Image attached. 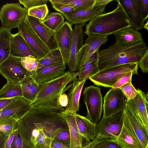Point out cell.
<instances>
[{
    "label": "cell",
    "instance_id": "bcb514c9",
    "mask_svg": "<svg viewBox=\"0 0 148 148\" xmlns=\"http://www.w3.org/2000/svg\"><path fill=\"white\" fill-rule=\"evenodd\" d=\"M138 65L143 73L148 72V52L138 62Z\"/></svg>",
    "mask_w": 148,
    "mask_h": 148
},
{
    "label": "cell",
    "instance_id": "ffe728a7",
    "mask_svg": "<svg viewBox=\"0 0 148 148\" xmlns=\"http://www.w3.org/2000/svg\"><path fill=\"white\" fill-rule=\"evenodd\" d=\"M66 69L64 63L43 67L32 72V77L38 84L52 80L62 74Z\"/></svg>",
    "mask_w": 148,
    "mask_h": 148
},
{
    "label": "cell",
    "instance_id": "f6af8a7d",
    "mask_svg": "<svg viewBox=\"0 0 148 148\" xmlns=\"http://www.w3.org/2000/svg\"><path fill=\"white\" fill-rule=\"evenodd\" d=\"M142 18L145 21L148 16V0H139Z\"/></svg>",
    "mask_w": 148,
    "mask_h": 148
},
{
    "label": "cell",
    "instance_id": "9a60e30c",
    "mask_svg": "<svg viewBox=\"0 0 148 148\" xmlns=\"http://www.w3.org/2000/svg\"><path fill=\"white\" fill-rule=\"evenodd\" d=\"M26 19L32 28L50 51L58 48L56 31L49 28L38 18L28 15Z\"/></svg>",
    "mask_w": 148,
    "mask_h": 148
},
{
    "label": "cell",
    "instance_id": "ba28073f",
    "mask_svg": "<svg viewBox=\"0 0 148 148\" xmlns=\"http://www.w3.org/2000/svg\"><path fill=\"white\" fill-rule=\"evenodd\" d=\"M125 114L124 110L108 117H103L96 125L95 137L99 136L103 138L117 139L122 127Z\"/></svg>",
    "mask_w": 148,
    "mask_h": 148
},
{
    "label": "cell",
    "instance_id": "3957f363",
    "mask_svg": "<svg viewBox=\"0 0 148 148\" xmlns=\"http://www.w3.org/2000/svg\"><path fill=\"white\" fill-rule=\"evenodd\" d=\"M73 79L72 73L69 70L52 80L38 84V93L30 103L31 107L46 109L63 108L59 104V97Z\"/></svg>",
    "mask_w": 148,
    "mask_h": 148
},
{
    "label": "cell",
    "instance_id": "2e32d148",
    "mask_svg": "<svg viewBox=\"0 0 148 148\" xmlns=\"http://www.w3.org/2000/svg\"><path fill=\"white\" fill-rule=\"evenodd\" d=\"M127 18L131 27L138 30L144 25L139 0H118Z\"/></svg>",
    "mask_w": 148,
    "mask_h": 148
},
{
    "label": "cell",
    "instance_id": "8d00e7d4",
    "mask_svg": "<svg viewBox=\"0 0 148 148\" xmlns=\"http://www.w3.org/2000/svg\"><path fill=\"white\" fill-rule=\"evenodd\" d=\"M21 61L26 70L32 72L36 69L38 64V60L32 56L21 58Z\"/></svg>",
    "mask_w": 148,
    "mask_h": 148
},
{
    "label": "cell",
    "instance_id": "db71d44e",
    "mask_svg": "<svg viewBox=\"0 0 148 148\" xmlns=\"http://www.w3.org/2000/svg\"><path fill=\"white\" fill-rule=\"evenodd\" d=\"M113 0H96L94 4V6L106 5Z\"/></svg>",
    "mask_w": 148,
    "mask_h": 148
},
{
    "label": "cell",
    "instance_id": "836d02e7",
    "mask_svg": "<svg viewBox=\"0 0 148 148\" xmlns=\"http://www.w3.org/2000/svg\"><path fill=\"white\" fill-rule=\"evenodd\" d=\"M67 5L75 11L86 10L93 8L96 0H54Z\"/></svg>",
    "mask_w": 148,
    "mask_h": 148
},
{
    "label": "cell",
    "instance_id": "7bdbcfd3",
    "mask_svg": "<svg viewBox=\"0 0 148 148\" xmlns=\"http://www.w3.org/2000/svg\"><path fill=\"white\" fill-rule=\"evenodd\" d=\"M54 139L62 143L70 145V136L69 130L60 132L56 136Z\"/></svg>",
    "mask_w": 148,
    "mask_h": 148
},
{
    "label": "cell",
    "instance_id": "d6986e66",
    "mask_svg": "<svg viewBox=\"0 0 148 148\" xmlns=\"http://www.w3.org/2000/svg\"><path fill=\"white\" fill-rule=\"evenodd\" d=\"M106 5L94 6L89 9L79 11H74L63 14L68 22L72 25L78 24L82 26L97 16L103 13Z\"/></svg>",
    "mask_w": 148,
    "mask_h": 148
},
{
    "label": "cell",
    "instance_id": "74e56055",
    "mask_svg": "<svg viewBox=\"0 0 148 148\" xmlns=\"http://www.w3.org/2000/svg\"><path fill=\"white\" fill-rule=\"evenodd\" d=\"M119 88L128 100L134 98L138 93L137 90L133 86L132 83H127Z\"/></svg>",
    "mask_w": 148,
    "mask_h": 148
},
{
    "label": "cell",
    "instance_id": "277c9868",
    "mask_svg": "<svg viewBox=\"0 0 148 148\" xmlns=\"http://www.w3.org/2000/svg\"><path fill=\"white\" fill-rule=\"evenodd\" d=\"M109 12L99 14L86 25L84 33L91 35L108 36L124 28L131 27L121 5Z\"/></svg>",
    "mask_w": 148,
    "mask_h": 148
},
{
    "label": "cell",
    "instance_id": "44dd1931",
    "mask_svg": "<svg viewBox=\"0 0 148 148\" xmlns=\"http://www.w3.org/2000/svg\"><path fill=\"white\" fill-rule=\"evenodd\" d=\"M113 34L116 38L115 44L121 47L131 46L143 41L140 32L132 27L124 28Z\"/></svg>",
    "mask_w": 148,
    "mask_h": 148
},
{
    "label": "cell",
    "instance_id": "ac0fdd59",
    "mask_svg": "<svg viewBox=\"0 0 148 148\" xmlns=\"http://www.w3.org/2000/svg\"><path fill=\"white\" fill-rule=\"evenodd\" d=\"M138 93L134 98L128 101L127 107L139 117L148 129V94L138 89Z\"/></svg>",
    "mask_w": 148,
    "mask_h": 148
},
{
    "label": "cell",
    "instance_id": "e575fe53",
    "mask_svg": "<svg viewBox=\"0 0 148 148\" xmlns=\"http://www.w3.org/2000/svg\"><path fill=\"white\" fill-rule=\"evenodd\" d=\"M49 11L46 4L35 7L28 10V15L43 21L48 14Z\"/></svg>",
    "mask_w": 148,
    "mask_h": 148
},
{
    "label": "cell",
    "instance_id": "680465c9",
    "mask_svg": "<svg viewBox=\"0 0 148 148\" xmlns=\"http://www.w3.org/2000/svg\"><path fill=\"white\" fill-rule=\"evenodd\" d=\"M148 148V147H146V148Z\"/></svg>",
    "mask_w": 148,
    "mask_h": 148
},
{
    "label": "cell",
    "instance_id": "e0dca14e",
    "mask_svg": "<svg viewBox=\"0 0 148 148\" xmlns=\"http://www.w3.org/2000/svg\"><path fill=\"white\" fill-rule=\"evenodd\" d=\"M113 140L122 148H143L125 112L121 130Z\"/></svg>",
    "mask_w": 148,
    "mask_h": 148
},
{
    "label": "cell",
    "instance_id": "5b68a950",
    "mask_svg": "<svg viewBox=\"0 0 148 148\" xmlns=\"http://www.w3.org/2000/svg\"><path fill=\"white\" fill-rule=\"evenodd\" d=\"M138 63L124 64L110 67L99 71L89 79L98 86L111 87L121 77L130 71L138 75Z\"/></svg>",
    "mask_w": 148,
    "mask_h": 148
},
{
    "label": "cell",
    "instance_id": "5bb4252c",
    "mask_svg": "<svg viewBox=\"0 0 148 148\" xmlns=\"http://www.w3.org/2000/svg\"><path fill=\"white\" fill-rule=\"evenodd\" d=\"M31 103L23 97H19L11 101L2 109L0 121L12 118L18 120L30 110Z\"/></svg>",
    "mask_w": 148,
    "mask_h": 148
},
{
    "label": "cell",
    "instance_id": "11a10c76",
    "mask_svg": "<svg viewBox=\"0 0 148 148\" xmlns=\"http://www.w3.org/2000/svg\"><path fill=\"white\" fill-rule=\"evenodd\" d=\"M22 140V144L21 148H33L29 143Z\"/></svg>",
    "mask_w": 148,
    "mask_h": 148
},
{
    "label": "cell",
    "instance_id": "c3c4849f",
    "mask_svg": "<svg viewBox=\"0 0 148 148\" xmlns=\"http://www.w3.org/2000/svg\"><path fill=\"white\" fill-rule=\"evenodd\" d=\"M68 102V97L66 94L63 93L60 95L58 99V103L60 106L62 107H66Z\"/></svg>",
    "mask_w": 148,
    "mask_h": 148
},
{
    "label": "cell",
    "instance_id": "f1b7e54d",
    "mask_svg": "<svg viewBox=\"0 0 148 148\" xmlns=\"http://www.w3.org/2000/svg\"><path fill=\"white\" fill-rule=\"evenodd\" d=\"M22 97L31 103L36 98L38 91V84L31 76H28L20 82Z\"/></svg>",
    "mask_w": 148,
    "mask_h": 148
},
{
    "label": "cell",
    "instance_id": "4fadbf2b",
    "mask_svg": "<svg viewBox=\"0 0 148 148\" xmlns=\"http://www.w3.org/2000/svg\"><path fill=\"white\" fill-rule=\"evenodd\" d=\"M73 29L72 25L67 21L56 31V38L58 48L62 55L64 63L68 64L72 43Z\"/></svg>",
    "mask_w": 148,
    "mask_h": 148
},
{
    "label": "cell",
    "instance_id": "ee69618b",
    "mask_svg": "<svg viewBox=\"0 0 148 148\" xmlns=\"http://www.w3.org/2000/svg\"><path fill=\"white\" fill-rule=\"evenodd\" d=\"M14 128V134L10 148H21L22 144V138L17 130L15 128Z\"/></svg>",
    "mask_w": 148,
    "mask_h": 148
},
{
    "label": "cell",
    "instance_id": "d590c367",
    "mask_svg": "<svg viewBox=\"0 0 148 148\" xmlns=\"http://www.w3.org/2000/svg\"><path fill=\"white\" fill-rule=\"evenodd\" d=\"M18 121L10 118L0 121V132L6 136H9L13 131Z\"/></svg>",
    "mask_w": 148,
    "mask_h": 148
},
{
    "label": "cell",
    "instance_id": "d4e9b609",
    "mask_svg": "<svg viewBox=\"0 0 148 148\" xmlns=\"http://www.w3.org/2000/svg\"><path fill=\"white\" fill-rule=\"evenodd\" d=\"M125 111L143 148H146L148 146V129L137 114L127 106Z\"/></svg>",
    "mask_w": 148,
    "mask_h": 148
},
{
    "label": "cell",
    "instance_id": "f546056e",
    "mask_svg": "<svg viewBox=\"0 0 148 148\" xmlns=\"http://www.w3.org/2000/svg\"><path fill=\"white\" fill-rule=\"evenodd\" d=\"M11 31L1 26L0 27V64L10 55Z\"/></svg>",
    "mask_w": 148,
    "mask_h": 148
},
{
    "label": "cell",
    "instance_id": "ab89813d",
    "mask_svg": "<svg viewBox=\"0 0 148 148\" xmlns=\"http://www.w3.org/2000/svg\"><path fill=\"white\" fill-rule=\"evenodd\" d=\"M48 0H19V3L28 10L30 8L46 4Z\"/></svg>",
    "mask_w": 148,
    "mask_h": 148
},
{
    "label": "cell",
    "instance_id": "8992f818",
    "mask_svg": "<svg viewBox=\"0 0 148 148\" xmlns=\"http://www.w3.org/2000/svg\"><path fill=\"white\" fill-rule=\"evenodd\" d=\"M28 15V10L19 3H7L0 10V21L2 27L10 30L18 28Z\"/></svg>",
    "mask_w": 148,
    "mask_h": 148
},
{
    "label": "cell",
    "instance_id": "9c48e42d",
    "mask_svg": "<svg viewBox=\"0 0 148 148\" xmlns=\"http://www.w3.org/2000/svg\"><path fill=\"white\" fill-rule=\"evenodd\" d=\"M32 73L24 68L20 58L10 55L0 64V74L8 81L20 84L21 81Z\"/></svg>",
    "mask_w": 148,
    "mask_h": 148
},
{
    "label": "cell",
    "instance_id": "4316f807",
    "mask_svg": "<svg viewBox=\"0 0 148 148\" xmlns=\"http://www.w3.org/2000/svg\"><path fill=\"white\" fill-rule=\"evenodd\" d=\"M99 49L97 50L88 59L82 67L75 73H72L75 77H78L80 81L86 80L99 71L98 66Z\"/></svg>",
    "mask_w": 148,
    "mask_h": 148
},
{
    "label": "cell",
    "instance_id": "6f0895ef",
    "mask_svg": "<svg viewBox=\"0 0 148 148\" xmlns=\"http://www.w3.org/2000/svg\"><path fill=\"white\" fill-rule=\"evenodd\" d=\"M50 148H54V147H52V146H51Z\"/></svg>",
    "mask_w": 148,
    "mask_h": 148
},
{
    "label": "cell",
    "instance_id": "681fc988",
    "mask_svg": "<svg viewBox=\"0 0 148 148\" xmlns=\"http://www.w3.org/2000/svg\"><path fill=\"white\" fill-rule=\"evenodd\" d=\"M51 146L55 148H70L69 145H66L54 139L52 141Z\"/></svg>",
    "mask_w": 148,
    "mask_h": 148
},
{
    "label": "cell",
    "instance_id": "603a6c76",
    "mask_svg": "<svg viewBox=\"0 0 148 148\" xmlns=\"http://www.w3.org/2000/svg\"><path fill=\"white\" fill-rule=\"evenodd\" d=\"M76 112L65 110L59 114L65 120L70 136V148H82L84 138L79 133L75 117Z\"/></svg>",
    "mask_w": 148,
    "mask_h": 148
},
{
    "label": "cell",
    "instance_id": "9f6ffc18",
    "mask_svg": "<svg viewBox=\"0 0 148 148\" xmlns=\"http://www.w3.org/2000/svg\"><path fill=\"white\" fill-rule=\"evenodd\" d=\"M145 28L147 30H148V21H147L146 23L145 24H144L143 28Z\"/></svg>",
    "mask_w": 148,
    "mask_h": 148
},
{
    "label": "cell",
    "instance_id": "7c38bea8",
    "mask_svg": "<svg viewBox=\"0 0 148 148\" xmlns=\"http://www.w3.org/2000/svg\"><path fill=\"white\" fill-rule=\"evenodd\" d=\"M108 36L91 35L88 36L79 51L77 57V69L78 71L101 46L107 41Z\"/></svg>",
    "mask_w": 148,
    "mask_h": 148
},
{
    "label": "cell",
    "instance_id": "cb8c5ba5",
    "mask_svg": "<svg viewBox=\"0 0 148 148\" xmlns=\"http://www.w3.org/2000/svg\"><path fill=\"white\" fill-rule=\"evenodd\" d=\"M10 55L23 58L32 56L38 60L37 56L31 50L21 32L12 34L11 40Z\"/></svg>",
    "mask_w": 148,
    "mask_h": 148
},
{
    "label": "cell",
    "instance_id": "7dc6e473",
    "mask_svg": "<svg viewBox=\"0 0 148 148\" xmlns=\"http://www.w3.org/2000/svg\"><path fill=\"white\" fill-rule=\"evenodd\" d=\"M103 138L99 136L95 137L91 141L83 146L82 148H95L97 145Z\"/></svg>",
    "mask_w": 148,
    "mask_h": 148
},
{
    "label": "cell",
    "instance_id": "b9f144b4",
    "mask_svg": "<svg viewBox=\"0 0 148 148\" xmlns=\"http://www.w3.org/2000/svg\"><path fill=\"white\" fill-rule=\"evenodd\" d=\"M136 74L133 72L130 71L125 74L119 79L111 88H119L127 83H132V78L133 74Z\"/></svg>",
    "mask_w": 148,
    "mask_h": 148
},
{
    "label": "cell",
    "instance_id": "30bf717a",
    "mask_svg": "<svg viewBox=\"0 0 148 148\" xmlns=\"http://www.w3.org/2000/svg\"><path fill=\"white\" fill-rule=\"evenodd\" d=\"M103 117H106L125 109L128 99L119 88H111L103 97Z\"/></svg>",
    "mask_w": 148,
    "mask_h": 148
},
{
    "label": "cell",
    "instance_id": "7a4b0ae2",
    "mask_svg": "<svg viewBox=\"0 0 148 148\" xmlns=\"http://www.w3.org/2000/svg\"><path fill=\"white\" fill-rule=\"evenodd\" d=\"M148 52V48L144 41L130 47H123L115 44L99 51V71L118 65L138 63Z\"/></svg>",
    "mask_w": 148,
    "mask_h": 148
},
{
    "label": "cell",
    "instance_id": "8fae6325",
    "mask_svg": "<svg viewBox=\"0 0 148 148\" xmlns=\"http://www.w3.org/2000/svg\"><path fill=\"white\" fill-rule=\"evenodd\" d=\"M32 51L37 56L38 60L46 56L50 51L45 44L35 33L26 19L18 28Z\"/></svg>",
    "mask_w": 148,
    "mask_h": 148
},
{
    "label": "cell",
    "instance_id": "6da1fadb",
    "mask_svg": "<svg viewBox=\"0 0 148 148\" xmlns=\"http://www.w3.org/2000/svg\"><path fill=\"white\" fill-rule=\"evenodd\" d=\"M63 108L46 109L32 107L18 121L15 128L22 140L33 148H50L60 132L69 130L67 123L59 113Z\"/></svg>",
    "mask_w": 148,
    "mask_h": 148
},
{
    "label": "cell",
    "instance_id": "83f0119b",
    "mask_svg": "<svg viewBox=\"0 0 148 148\" xmlns=\"http://www.w3.org/2000/svg\"><path fill=\"white\" fill-rule=\"evenodd\" d=\"M75 117L79 133L87 143L90 142V140H92L95 138V133L96 125L85 116H81L77 112L75 113Z\"/></svg>",
    "mask_w": 148,
    "mask_h": 148
},
{
    "label": "cell",
    "instance_id": "f907efd6",
    "mask_svg": "<svg viewBox=\"0 0 148 148\" xmlns=\"http://www.w3.org/2000/svg\"><path fill=\"white\" fill-rule=\"evenodd\" d=\"M19 97L9 99H0V110L3 108L11 101Z\"/></svg>",
    "mask_w": 148,
    "mask_h": 148
},
{
    "label": "cell",
    "instance_id": "f5cc1de1",
    "mask_svg": "<svg viewBox=\"0 0 148 148\" xmlns=\"http://www.w3.org/2000/svg\"><path fill=\"white\" fill-rule=\"evenodd\" d=\"M15 129L14 128L13 131L9 136L3 148H10L12 140L14 134Z\"/></svg>",
    "mask_w": 148,
    "mask_h": 148
},
{
    "label": "cell",
    "instance_id": "7402d4cb",
    "mask_svg": "<svg viewBox=\"0 0 148 148\" xmlns=\"http://www.w3.org/2000/svg\"><path fill=\"white\" fill-rule=\"evenodd\" d=\"M83 41V26L80 25L76 24L73 29L72 43L67 64L69 71L71 73L77 70V55L84 45Z\"/></svg>",
    "mask_w": 148,
    "mask_h": 148
},
{
    "label": "cell",
    "instance_id": "4dcf8cb0",
    "mask_svg": "<svg viewBox=\"0 0 148 148\" xmlns=\"http://www.w3.org/2000/svg\"><path fill=\"white\" fill-rule=\"evenodd\" d=\"M38 60V64L36 70L48 66L64 63L58 48L50 51L44 57Z\"/></svg>",
    "mask_w": 148,
    "mask_h": 148
},
{
    "label": "cell",
    "instance_id": "52a82bcc",
    "mask_svg": "<svg viewBox=\"0 0 148 148\" xmlns=\"http://www.w3.org/2000/svg\"><path fill=\"white\" fill-rule=\"evenodd\" d=\"M83 96L87 110V113L85 117L97 125L102 112L103 98L100 88L93 85L86 87Z\"/></svg>",
    "mask_w": 148,
    "mask_h": 148
},
{
    "label": "cell",
    "instance_id": "d6a6232c",
    "mask_svg": "<svg viewBox=\"0 0 148 148\" xmlns=\"http://www.w3.org/2000/svg\"><path fill=\"white\" fill-rule=\"evenodd\" d=\"M64 17L58 12H51L48 14L42 22L50 29L56 31L64 23Z\"/></svg>",
    "mask_w": 148,
    "mask_h": 148
},
{
    "label": "cell",
    "instance_id": "816d5d0a",
    "mask_svg": "<svg viewBox=\"0 0 148 148\" xmlns=\"http://www.w3.org/2000/svg\"><path fill=\"white\" fill-rule=\"evenodd\" d=\"M0 132V148H3L5 144L9 137Z\"/></svg>",
    "mask_w": 148,
    "mask_h": 148
},
{
    "label": "cell",
    "instance_id": "f35d334b",
    "mask_svg": "<svg viewBox=\"0 0 148 148\" xmlns=\"http://www.w3.org/2000/svg\"><path fill=\"white\" fill-rule=\"evenodd\" d=\"M50 2L54 9L60 12L62 14L65 13L75 11L70 6L55 1L54 0H50Z\"/></svg>",
    "mask_w": 148,
    "mask_h": 148
},
{
    "label": "cell",
    "instance_id": "60d3db41",
    "mask_svg": "<svg viewBox=\"0 0 148 148\" xmlns=\"http://www.w3.org/2000/svg\"><path fill=\"white\" fill-rule=\"evenodd\" d=\"M95 148H122L113 139L104 138L100 141Z\"/></svg>",
    "mask_w": 148,
    "mask_h": 148
},
{
    "label": "cell",
    "instance_id": "1f68e13d",
    "mask_svg": "<svg viewBox=\"0 0 148 148\" xmlns=\"http://www.w3.org/2000/svg\"><path fill=\"white\" fill-rule=\"evenodd\" d=\"M17 97H22L21 85L7 81V83L0 90V99Z\"/></svg>",
    "mask_w": 148,
    "mask_h": 148
},
{
    "label": "cell",
    "instance_id": "484cf974",
    "mask_svg": "<svg viewBox=\"0 0 148 148\" xmlns=\"http://www.w3.org/2000/svg\"><path fill=\"white\" fill-rule=\"evenodd\" d=\"M73 83L67 95L68 102L65 110L77 112L79 110L80 97L86 80L80 81L73 75Z\"/></svg>",
    "mask_w": 148,
    "mask_h": 148
}]
</instances>
